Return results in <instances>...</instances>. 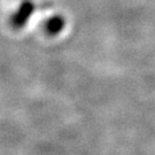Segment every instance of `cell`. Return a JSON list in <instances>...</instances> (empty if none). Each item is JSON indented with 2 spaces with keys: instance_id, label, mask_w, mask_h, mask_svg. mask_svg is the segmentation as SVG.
I'll list each match as a JSON object with an SVG mask.
<instances>
[{
  "instance_id": "1",
  "label": "cell",
  "mask_w": 155,
  "mask_h": 155,
  "mask_svg": "<svg viewBox=\"0 0 155 155\" xmlns=\"http://www.w3.org/2000/svg\"><path fill=\"white\" fill-rule=\"evenodd\" d=\"M33 11V5L30 1H24L22 6L20 7L18 12L16 13V15H14L13 17V22L16 25H22L27 22V18L30 16V14Z\"/></svg>"
},
{
  "instance_id": "2",
  "label": "cell",
  "mask_w": 155,
  "mask_h": 155,
  "mask_svg": "<svg viewBox=\"0 0 155 155\" xmlns=\"http://www.w3.org/2000/svg\"><path fill=\"white\" fill-rule=\"evenodd\" d=\"M63 20L62 18H54L48 22V30L50 31H59L62 28Z\"/></svg>"
}]
</instances>
